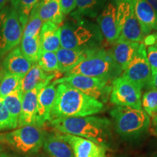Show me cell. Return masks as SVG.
<instances>
[{"instance_id":"obj_12","label":"cell","mask_w":157,"mask_h":157,"mask_svg":"<svg viewBox=\"0 0 157 157\" xmlns=\"http://www.w3.org/2000/svg\"><path fill=\"white\" fill-rule=\"evenodd\" d=\"M97 22L104 39L109 44H114L120 36L117 22V0H108L98 15Z\"/></svg>"},{"instance_id":"obj_21","label":"cell","mask_w":157,"mask_h":157,"mask_svg":"<svg viewBox=\"0 0 157 157\" xmlns=\"http://www.w3.org/2000/svg\"><path fill=\"white\" fill-rule=\"evenodd\" d=\"M43 148L50 157H74L71 147L58 132L45 135Z\"/></svg>"},{"instance_id":"obj_15","label":"cell","mask_w":157,"mask_h":157,"mask_svg":"<svg viewBox=\"0 0 157 157\" xmlns=\"http://www.w3.org/2000/svg\"><path fill=\"white\" fill-rule=\"evenodd\" d=\"M46 85L48 84H39L31 91L23 94L21 111L17 121V127L35 125L38 95L42 88Z\"/></svg>"},{"instance_id":"obj_27","label":"cell","mask_w":157,"mask_h":157,"mask_svg":"<svg viewBox=\"0 0 157 157\" xmlns=\"http://www.w3.org/2000/svg\"><path fill=\"white\" fill-rule=\"evenodd\" d=\"M23 92L21 87L3 98V103L13 120L17 123L22 105Z\"/></svg>"},{"instance_id":"obj_5","label":"cell","mask_w":157,"mask_h":157,"mask_svg":"<svg viewBox=\"0 0 157 157\" xmlns=\"http://www.w3.org/2000/svg\"><path fill=\"white\" fill-rule=\"evenodd\" d=\"M121 73L122 71L115 63L110 51L100 48L91 56L64 73V75H82L113 80Z\"/></svg>"},{"instance_id":"obj_36","label":"cell","mask_w":157,"mask_h":157,"mask_svg":"<svg viewBox=\"0 0 157 157\" xmlns=\"http://www.w3.org/2000/svg\"><path fill=\"white\" fill-rule=\"evenodd\" d=\"M148 87H150V89L157 90V70L154 73H151V76L148 84Z\"/></svg>"},{"instance_id":"obj_32","label":"cell","mask_w":157,"mask_h":157,"mask_svg":"<svg viewBox=\"0 0 157 157\" xmlns=\"http://www.w3.org/2000/svg\"><path fill=\"white\" fill-rule=\"evenodd\" d=\"M17 123L13 120L3 103L2 98H0V131L15 129Z\"/></svg>"},{"instance_id":"obj_19","label":"cell","mask_w":157,"mask_h":157,"mask_svg":"<svg viewBox=\"0 0 157 157\" xmlns=\"http://www.w3.org/2000/svg\"><path fill=\"white\" fill-rule=\"evenodd\" d=\"M31 66L32 63L23 56L19 46L10 51L2 64L3 71L22 78L29 71Z\"/></svg>"},{"instance_id":"obj_33","label":"cell","mask_w":157,"mask_h":157,"mask_svg":"<svg viewBox=\"0 0 157 157\" xmlns=\"http://www.w3.org/2000/svg\"><path fill=\"white\" fill-rule=\"evenodd\" d=\"M146 53L151 73H154L157 70V48L154 45L148 47L146 49Z\"/></svg>"},{"instance_id":"obj_42","label":"cell","mask_w":157,"mask_h":157,"mask_svg":"<svg viewBox=\"0 0 157 157\" xmlns=\"http://www.w3.org/2000/svg\"><path fill=\"white\" fill-rule=\"evenodd\" d=\"M156 34H157V32H156ZM154 46H156L157 48V38H156V43H155V45Z\"/></svg>"},{"instance_id":"obj_4","label":"cell","mask_w":157,"mask_h":157,"mask_svg":"<svg viewBox=\"0 0 157 157\" xmlns=\"http://www.w3.org/2000/svg\"><path fill=\"white\" fill-rule=\"evenodd\" d=\"M116 132L124 139H136L148 130L151 120L143 109L117 106L110 112Z\"/></svg>"},{"instance_id":"obj_6","label":"cell","mask_w":157,"mask_h":157,"mask_svg":"<svg viewBox=\"0 0 157 157\" xmlns=\"http://www.w3.org/2000/svg\"><path fill=\"white\" fill-rule=\"evenodd\" d=\"M45 135L42 127L27 125L11 132L0 133V143L20 154H35L43 146Z\"/></svg>"},{"instance_id":"obj_41","label":"cell","mask_w":157,"mask_h":157,"mask_svg":"<svg viewBox=\"0 0 157 157\" xmlns=\"http://www.w3.org/2000/svg\"><path fill=\"white\" fill-rule=\"evenodd\" d=\"M152 157H157V152L155 153V154H154V155H153Z\"/></svg>"},{"instance_id":"obj_44","label":"cell","mask_w":157,"mask_h":157,"mask_svg":"<svg viewBox=\"0 0 157 157\" xmlns=\"http://www.w3.org/2000/svg\"><path fill=\"white\" fill-rule=\"evenodd\" d=\"M41 2H44V1H47V0H40Z\"/></svg>"},{"instance_id":"obj_24","label":"cell","mask_w":157,"mask_h":157,"mask_svg":"<svg viewBox=\"0 0 157 157\" xmlns=\"http://www.w3.org/2000/svg\"><path fill=\"white\" fill-rule=\"evenodd\" d=\"M108 0H76V10L72 16L93 18L97 17L105 6Z\"/></svg>"},{"instance_id":"obj_23","label":"cell","mask_w":157,"mask_h":157,"mask_svg":"<svg viewBox=\"0 0 157 157\" xmlns=\"http://www.w3.org/2000/svg\"><path fill=\"white\" fill-rule=\"evenodd\" d=\"M39 15L43 22H52L57 25L63 21L60 0H47L39 2Z\"/></svg>"},{"instance_id":"obj_30","label":"cell","mask_w":157,"mask_h":157,"mask_svg":"<svg viewBox=\"0 0 157 157\" xmlns=\"http://www.w3.org/2000/svg\"><path fill=\"white\" fill-rule=\"evenodd\" d=\"M37 63L44 72L48 74L58 71V61L56 52L42 51L39 54Z\"/></svg>"},{"instance_id":"obj_17","label":"cell","mask_w":157,"mask_h":157,"mask_svg":"<svg viewBox=\"0 0 157 157\" xmlns=\"http://www.w3.org/2000/svg\"><path fill=\"white\" fill-rule=\"evenodd\" d=\"M98 48L70 50L60 48L56 52L58 61V71L63 74L66 73L82 60L91 56Z\"/></svg>"},{"instance_id":"obj_1","label":"cell","mask_w":157,"mask_h":157,"mask_svg":"<svg viewBox=\"0 0 157 157\" xmlns=\"http://www.w3.org/2000/svg\"><path fill=\"white\" fill-rule=\"evenodd\" d=\"M103 103L63 84H57V94L50 121L59 118L84 117L102 112Z\"/></svg>"},{"instance_id":"obj_37","label":"cell","mask_w":157,"mask_h":157,"mask_svg":"<svg viewBox=\"0 0 157 157\" xmlns=\"http://www.w3.org/2000/svg\"><path fill=\"white\" fill-rule=\"evenodd\" d=\"M0 157H19L17 156H15V155L10 154L9 153L5 151L2 149L1 147H0Z\"/></svg>"},{"instance_id":"obj_11","label":"cell","mask_w":157,"mask_h":157,"mask_svg":"<svg viewBox=\"0 0 157 157\" xmlns=\"http://www.w3.org/2000/svg\"><path fill=\"white\" fill-rule=\"evenodd\" d=\"M124 77L138 85L141 89L148 85L151 76V70L147 58L146 47L141 43L135 56L122 72Z\"/></svg>"},{"instance_id":"obj_34","label":"cell","mask_w":157,"mask_h":157,"mask_svg":"<svg viewBox=\"0 0 157 157\" xmlns=\"http://www.w3.org/2000/svg\"><path fill=\"white\" fill-rule=\"evenodd\" d=\"M60 6L63 14L67 15L76 10V0H60Z\"/></svg>"},{"instance_id":"obj_18","label":"cell","mask_w":157,"mask_h":157,"mask_svg":"<svg viewBox=\"0 0 157 157\" xmlns=\"http://www.w3.org/2000/svg\"><path fill=\"white\" fill-rule=\"evenodd\" d=\"M141 43L118 39L110 51L115 63L124 71L127 65L135 56Z\"/></svg>"},{"instance_id":"obj_26","label":"cell","mask_w":157,"mask_h":157,"mask_svg":"<svg viewBox=\"0 0 157 157\" xmlns=\"http://www.w3.org/2000/svg\"><path fill=\"white\" fill-rule=\"evenodd\" d=\"M21 76L2 70L0 71V98L3 99L21 87Z\"/></svg>"},{"instance_id":"obj_20","label":"cell","mask_w":157,"mask_h":157,"mask_svg":"<svg viewBox=\"0 0 157 157\" xmlns=\"http://www.w3.org/2000/svg\"><path fill=\"white\" fill-rule=\"evenodd\" d=\"M60 26L52 22H44L39 32L42 51L56 52L60 48Z\"/></svg>"},{"instance_id":"obj_13","label":"cell","mask_w":157,"mask_h":157,"mask_svg":"<svg viewBox=\"0 0 157 157\" xmlns=\"http://www.w3.org/2000/svg\"><path fill=\"white\" fill-rule=\"evenodd\" d=\"M60 136L73 150L74 157H107L105 147L93 141L76 135L63 134Z\"/></svg>"},{"instance_id":"obj_28","label":"cell","mask_w":157,"mask_h":157,"mask_svg":"<svg viewBox=\"0 0 157 157\" xmlns=\"http://www.w3.org/2000/svg\"><path fill=\"white\" fill-rule=\"evenodd\" d=\"M43 24L42 20L39 15V2L36 3L29 15L28 21L24 29L23 36H34L39 34Z\"/></svg>"},{"instance_id":"obj_35","label":"cell","mask_w":157,"mask_h":157,"mask_svg":"<svg viewBox=\"0 0 157 157\" xmlns=\"http://www.w3.org/2000/svg\"><path fill=\"white\" fill-rule=\"evenodd\" d=\"M157 38V34L156 33H151V34L146 35L143 39V43L145 44V46H154L156 43Z\"/></svg>"},{"instance_id":"obj_43","label":"cell","mask_w":157,"mask_h":157,"mask_svg":"<svg viewBox=\"0 0 157 157\" xmlns=\"http://www.w3.org/2000/svg\"><path fill=\"white\" fill-rule=\"evenodd\" d=\"M114 157H124V156H114Z\"/></svg>"},{"instance_id":"obj_40","label":"cell","mask_w":157,"mask_h":157,"mask_svg":"<svg viewBox=\"0 0 157 157\" xmlns=\"http://www.w3.org/2000/svg\"><path fill=\"white\" fill-rule=\"evenodd\" d=\"M7 2H8V0H0V10H2L4 7H5Z\"/></svg>"},{"instance_id":"obj_38","label":"cell","mask_w":157,"mask_h":157,"mask_svg":"<svg viewBox=\"0 0 157 157\" xmlns=\"http://www.w3.org/2000/svg\"><path fill=\"white\" fill-rule=\"evenodd\" d=\"M153 129H154V134L157 136V114L153 118Z\"/></svg>"},{"instance_id":"obj_7","label":"cell","mask_w":157,"mask_h":157,"mask_svg":"<svg viewBox=\"0 0 157 157\" xmlns=\"http://www.w3.org/2000/svg\"><path fill=\"white\" fill-rule=\"evenodd\" d=\"M23 32L18 14L13 7L0 10V60L20 44Z\"/></svg>"},{"instance_id":"obj_9","label":"cell","mask_w":157,"mask_h":157,"mask_svg":"<svg viewBox=\"0 0 157 157\" xmlns=\"http://www.w3.org/2000/svg\"><path fill=\"white\" fill-rule=\"evenodd\" d=\"M117 13L120 30L119 39L143 43L146 35L135 16L131 0H117Z\"/></svg>"},{"instance_id":"obj_22","label":"cell","mask_w":157,"mask_h":157,"mask_svg":"<svg viewBox=\"0 0 157 157\" xmlns=\"http://www.w3.org/2000/svg\"><path fill=\"white\" fill-rule=\"evenodd\" d=\"M55 78V74H48L44 72L37 63L32 66L21 80V89L23 93L31 91L39 84H48Z\"/></svg>"},{"instance_id":"obj_8","label":"cell","mask_w":157,"mask_h":157,"mask_svg":"<svg viewBox=\"0 0 157 157\" xmlns=\"http://www.w3.org/2000/svg\"><path fill=\"white\" fill-rule=\"evenodd\" d=\"M109 80L105 78L71 75L65 76L53 82L56 84H63L75 88L103 103L107 101L111 94V85L109 84Z\"/></svg>"},{"instance_id":"obj_39","label":"cell","mask_w":157,"mask_h":157,"mask_svg":"<svg viewBox=\"0 0 157 157\" xmlns=\"http://www.w3.org/2000/svg\"><path fill=\"white\" fill-rule=\"evenodd\" d=\"M151 7L157 12V0H146Z\"/></svg>"},{"instance_id":"obj_10","label":"cell","mask_w":157,"mask_h":157,"mask_svg":"<svg viewBox=\"0 0 157 157\" xmlns=\"http://www.w3.org/2000/svg\"><path fill=\"white\" fill-rule=\"evenodd\" d=\"M141 90L138 85L128 78L118 76L111 83L110 101L117 106L141 109Z\"/></svg>"},{"instance_id":"obj_29","label":"cell","mask_w":157,"mask_h":157,"mask_svg":"<svg viewBox=\"0 0 157 157\" xmlns=\"http://www.w3.org/2000/svg\"><path fill=\"white\" fill-rule=\"evenodd\" d=\"M39 1L40 0H10L11 6L18 14L20 21L23 29L28 21L31 11Z\"/></svg>"},{"instance_id":"obj_31","label":"cell","mask_w":157,"mask_h":157,"mask_svg":"<svg viewBox=\"0 0 157 157\" xmlns=\"http://www.w3.org/2000/svg\"><path fill=\"white\" fill-rule=\"evenodd\" d=\"M141 105L148 117L154 118L157 114V90L150 89L143 94Z\"/></svg>"},{"instance_id":"obj_3","label":"cell","mask_w":157,"mask_h":157,"mask_svg":"<svg viewBox=\"0 0 157 157\" xmlns=\"http://www.w3.org/2000/svg\"><path fill=\"white\" fill-rule=\"evenodd\" d=\"M75 17L60 26V48L65 49H93L101 48L102 35L99 26Z\"/></svg>"},{"instance_id":"obj_2","label":"cell","mask_w":157,"mask_h":157,"mask_svg":"<svg viewBox=\"0 0 157 157\" xmlns=\"http://www.w3.org/2000/svg\"><path fill=\"white\" fill-rule=\"evenodd\" d=\"M50 123L59 133L84 137L106 148L111 146L112 123L107 118L96 116L59 118Z\"/></svg>"},{"instance_id":"obj_25","label":"cell","mask_w":157,"mask_h":157,"mask_svg":"<svg viewBox=\"0 0 157 157\" xmlns=\"http://www.w3.org/2000/svg\"><path fill=\"white\" fill-rule=\"evenodd\" d=\"M20 48L23 56L31 63H37L41 52L39 34L34 36H23Z\"/></svg>"},{"instance_id":"obj_14","label":"cell","mask_w":157,"mask_h":157,"mask_svg":"<svg viewBox=\"0 0 157 157\" xmlns=\"http://www.w3.org/2000/svg\"><path fill=\"white\" fill-rule=\"evenodd\" d=\"M57 84L52 82L44 86L39 91L35 125L42 127L47 121H50V112L56 98Z\"/></svg>"},{"instance_id":"obj_16","label":"cell","mask_w":157,"mask_h":157,"mask_svg":"<svg viewBox=\"0 0 157 157\" xmlns=\"http://www.w3.org/2000/svg\"><path fill=\"white\" fill-rule=\"evenodd\" d=\"M135 16L144 34L157 31V12L146 0H131Z\"/></svg>"}]
</instances>
